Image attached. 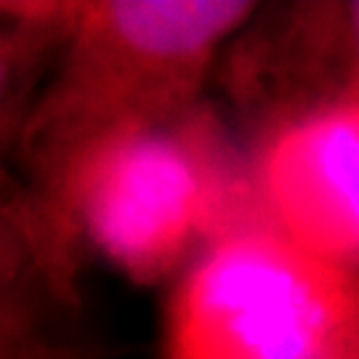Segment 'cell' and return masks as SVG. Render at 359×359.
<instances>
[{
    "instance_id": "4",
    "label": "cell",
    "mask_w": 359,
    "mask_h": 359,
    "mask_svg": "<svg viewBox=\"0 0 359 359\" xmlns=\"http://www.w3.org/2000/svg\"><path fill=\"white\" fill-rule=\"evenodd\" d=\"M256 181L271 229L359 274V93L283 109L261 142Z\"/></svg>"
},
{
    "instance_id": "3",
    "label": "cell",
    "mask_w": 359,
    "mask_h": 359,
    "mask_svg": "<svg viewBox=\"0 0 359 359\" xmlns=\"http://www.w3.org/2000/svg\"><path fill=\"white\" fill-rule=\"evenodd\" d=\"M203 139L168 126L115 133L77 154L51 187L104 256L154 283L224 218L226 187Z\"/></svg>"
},
{
    "instance_id": "5",
    "label": "cell",
    "mask_w": 359,
    "mask_h": 359,
    "mask_svg": "<svg viewBox=\"0 0 359 359\" xmlns=\"http://www.w3.org/2000/svg\"><path fill=\"white\" fill-rule=\"evenodd\" d=\"M280 32L277 109L330 93H359V0L295 6Z\"/></svg>"
},
{
    "instance_id": "6",
    "label": "cell",
    "mask_w": 359,
    "mask_h": 359,
    "mask_svg": "<svg viewBox=\"0 0 359 359\" xmlns=\"http://www.w3.org/2000/svg\"><path fill=\"white\" fill-rule=\"evenodd\" d=\"M327 359H359V320L357 325L348 330V335L341 341V346L335 348Z\"/></svg>"
},
{
    "instance_id": "2",
    "label": "cell",
    "mask_w": 359,
    "mask_h": 359,
    "mask_svg": "<svg viewBox=\"0 0 359 359\" xmlns=\"http://www.w3.org/2000/svg\"><path fill=\"white\" fill-rule=\"evenodd\" d=\"M359 320V274L277 229L221 234L176 290L168 359H327Z\"/></svg>"
},
{
    "instance_id": "1",
    "label": "cell",
    "mask_w": 359,
    "mask_h": 359,
    "mask_svg": "<svg viewBox=\"0 0 359 359\" xmlns=\"http://www.w3.org/2000/svg\"><path fill=\"white\" fill-rule=\"evenodd\" d=\"M253 8L243 0L59 6L65 51L25 117L29 163L53 181L93 144L179 117Z\"/></svg>"
}]
</instances>
